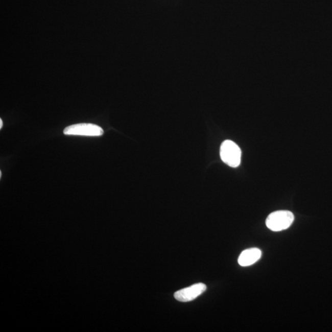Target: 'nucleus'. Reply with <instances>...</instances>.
<instances>
[{
  "label": "nucleus",
  "instance_id": "7",
  "mask_svg": "<svg viewBox=\"0 0 332 332\" xmlns=\"http://www.w3.org/2000/svg\"><path fill=\"white\" fill-rule=\"evenodd\" d=\"M2 171H0V178H2Z\"/></svg>",
  "mask_w": 332,
  "mask_h": 332
},
{
  "label": "nucleus",
  "instance_id": "6",
  "mask_svg": "<svg viewBox=\"0 0 332 332\" xmlns=\"http://www.w3.org/2000/svg\"><path fill=\"white\" fill-rule=\"evenodd\" d=\"M3 125H4V123H3L2 120L0 119V129L3 128Z\"/></svg>",
  "mask_w": 332,
  "mask_h": 332
},
{
  "label": "nucleus",
  "instance_id": "5",
  "mask_svg": "<svg viewBox=\"0 0 332 332\" xmlns=\"http://www.w3.org/2000/svg\"><path fill=\"white\" fill-rule=\"evenodd\" d=\"M262 256V251L258 248H250L244 250L238 258V264L241 267H249L258 260Z\"/></svg>",
  "mask_w": 332,
  "mask_h": 332
},
{
  "label": "nucleus",
  "instance_id": "1",
  "mask_svg": "<svg viewBox=\"0 0 332 332\" xmlns=\"http://www.w3.org/2000/svg\"><path fill=\"white\" fill-rule=\"evenodd\" d=\"M294 214L289 210H277L270 214L266 225L273 231H281L290 227L294 221Z\"/></svg>",
  "mask_w": 332,
  "mask_h": 332
},
{
  "label": "nucleus",
  "instance_id": "2",
  "mask_svg": "<svg viewBox=\"0 0 332 332\" xmlns=\"http://www.w3.org/2000/svg\"><path fill=\"white\" fill-rule=\"evenodd\" d=\"M220 157L225 164L231 168H237L241 164V150L234 141L225 140L220 147Z\"/></svg>",
  "mask_w": 332,
  "mask_h": 332
},
{
  "label": "nucleus",
  "instance_id": "3",
  "mask_svg": "<svg viewBox=\"0 0 332 332\" xmlns=\"http://www.w3.org/2000/svg\"><path fill=\"white\" fill-rule=\"evenodd\" d=\"M63 134L66 135L99 137L104 134V130L101 127L93 124L80 123L66 127L63 130Z\"/></svg>",
  "mask_w": 332,
  "mask_h": 332
},
{
  "label": "nucleus",
  "instance_id": "4",
  "mask_svg": "<svg viewBox=\"0 0 332 332\" xmlns=\"http://www.w3.org/2000/svg\"><path fill=\"white\" fill-rule=\"evenodd\" d=\"M207 287L203 283H195L188 288L179 290L174 294V297L181 302H188L195 300L206 292Z\"/></svg>",
  "mask_w": 332,
  "mask_h": 332
}]
</instances>
